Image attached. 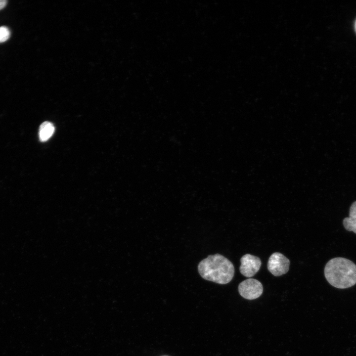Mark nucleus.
Here are the masks:
<instances>
[{"label":"nucleus","instance_id":"1","mask_svg":"<svg viewBox=\"0 0 356 356\" xmlns=\"http://www.w3.org/2000/svg\"><path fill=\"white\" fill-rule=\"evenodd\" d=\"M198 270L204 279L220 284L229 283L234 274L232 263L219 254L209 255L202 260L198 265Z\"/></svg>","mask_w":356,"mask_h":356},{"label":"nucleus","instance_id":"6","mask_svg":"<svg viewBox=\"0 0 356 356\" xmlns=\"http://www.w3.org/2000/svg\"><path fill=\"white\" fill-rule=\"evenodd\" d=\"M343 223L346 230L356 233V201L352 204L350 208L349 217L343 220Z\"/></svg>","mask_w":356,"mask_h":356},{"label":"nucleus","instance_id":"9","mask_svg":"<svg viewBox=\"0 0 356 356\" xmlns=\"http://www.w3.org/2000/svg\"><path fill=\"white\" fill-rule=\"evenodd\" d=\"M7 3L5 0H0V10L5 7Z\"/></svg>","mask_w":356,"mask_h":356},{"label":"nucleus","instance_id":"10","mask_svg":"<svg viewBox=\"0 0 356 356\" xmlns=\"http://www.w3.org/2000/svg\"><path fill=\"white\" fill-rule=\"evenodd\" d=\"M355 30H356V22H355Z\"/></svg>","mask_w":356,"mask_h":356},{"label":"nucleus","instance_id":"2","mask_svg":"<svg viewBox=\"0 0 356 356\" xmlns=\"http://www.w3.org/2000/svg\"><path fill=\"white\" fill-rule=\"evenodd\" d=\"M324 275L332 286L339 289L349 288L356 284V265L347 259L334 258L326 264Z\"/></svg>","mask_w":356,"mask_h":356},{"label":"nucleus","instance_id":"3","mask_svg":"<svg viewBox=\"0 0 356 356\" xmlns=\"http://www.w3.org/2000/svg\"><path fill=\"white\" fill-rule=\"evenodd\" d=\"M240 295L248 300H254L259 298L263 293V287L262 283L254 278H248L241 282L238 286Z\"/></svg>","mask_w":356,"mask_h":356},{"label":"nucleus","instance_id":"4","mask_svg":"<svg viewBox=\"0 0 356 356\" xmlns=\"http://www.w3.org/2000/svg\"><path fill=\"white\" fill-rule=\"evenodd\" d=\"M290 261L282 254L275 252L269 258L267 269L274 276H279L286 273L289 270Z\"/></svg>","mask_w":356,"mask_h":356},{"label":"nucleus","instance_id":"7","mask_svg":"<svg viewBox=\"0 0 356 356\" xmlns=\"http://www.w3.org/2000/svg\"><path fill=\"white\" fill-rule=\"evenodd\" d=\"M54 130V127L51 123L47 121L43 123L40 126L39 131L40 141H47L53 134Z\"/></svg>","mask_w":356,"mask_h":356},{"label":"nucleus","instance_id":"5","mask_svg":"<svg viewBox=\"0 0 356 356\" xmlns=\"http://www.w3.org/2000/svg\"><path fill=\"white\" fill-rule=\"evenodd\" d=\"M240 262V272L247 277H252L257 273L262 264L261 260L258 257L249 254L243 256Z\"/></svg>","mask_w":356,"mask_h":356},{"label":"nucleus","instance_id":"8","mask_svg":"<svg viewBox=\"0 0 356 356\" xmlns=\"http://www.w3.org/2000/svg\"><path fill=\"white\" fill-rule=\"evenodd\" d=\"M10 31L6 27H0V43L7 41L10 37Z\"/></svg>","mask_w":356,"mask_h":356}]
</instances>
